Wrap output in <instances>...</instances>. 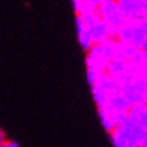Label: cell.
Segmentation results:
<instances>
[{"label": "cell", "mask_w": 147, "mask_h": 147, "mask_svg": "<svg viewBox=\"0 0 147 147\" xmlns=\"http://www.w3.org/2000/svg\"><path fill=\"white\" fill-rule=\"evenodd\" d=\"M0 147H20V146H19V143H16L15 140H7V139H5V142Z\"/></svg>", "instance_id": "30bf717a"}, {"label": "cell", "mask_w": 147, "mask_h": 147, "mask_svg": "<svg viewBox=\"0 0 147 147\" xmlns=\"http://www.w3.org/2000/svg\"><path fill=\"white\" fill-rule=\"evenodd\" d=\"M4 142H5V134H4L3 129H0V146H1Z\"/></svg>", "instance_id": "8fae6325"}, {"label": "cell", "mask_w": 147, "mask_h": 147, "mask_svg": "<svg viewBox=\"0 0 147 147\" xmlns=\"http://www.w3.org/2000/svg\"><path fill=\"white\" fill-rule=\"evenodd\" d=\"M97 13L98 16L109 26L112 31L115 32V35L127 23V19H125L117 0H104V1H101L97 7Z\"/></svg>", "instance_id": "8992f818"}, {"label": "cell", "mask_w": 147, "mask_h": 147, "mask_svg": "<svg viewBox=\"0 0 147 147\" xmlns=\"http://www.w3.org/2000/svg\"><path fill=\"white\" fill-rule=\"evenodd\" d=\"M136 1H138V5L142 12V18L147 19V0H136Z\"/></svg>", "instance_id": "9c48e42d"}, {"label": "cell", "mask_w": 147, "mask_h": 147, "mask_svg": "<svg viewBox=\"0 0 147 147\" xmlns=\"http://www.w3.org/2000/svg\"><path fill=\"white\" fill-rule=\"evenodd\" d=\"M140 147H147V135L143 138V140H142V143H140Z\"/></svg>", "instance_id": "7c38bea8"}, {"label": "cell", "mask_w": 147, "mask_h": 147, "mask_svg": "<svg viewBox=\"0 0 147 147\" xmlns=\"http://www.w3.org/2000/svg\"><path fill=\"white\" fill-rule=\"evenodd\" d=\"M135 73H136L135 67L127 59L121 57L113 58L111 62L108 63L107 70H105V74L108 77H111L112 80L117 81L119 84H123L127 78H129Z\"/></svg>", "instance_id": "52a82bcc"}, {"label": "cell", "mask_w": 147, "mask_h": 147, "mask_svg": "<svg viewBox=\"0 0 147 147\" xmlns=\"http://www.w3.org/2000/svg\"><path fill=\"white\" fill-rule=\"evenodd\" d=\"M76 30H77V36H78V42H80L82 50L88 51L93 46V42H92L90 34L88 31V27H86V24L80 16H76Z\"/></svg>", "instance_id": "ba28073f"}, {"label": "cell", "mask_w": 147, "mask_h": 147, "mask_svg": "<svg viewBox=\"0 0 147 147\" xmlns=\"http://www.w3.org/2000/svg\"><path fill=\"white\" fill-rule=\"evenodd\" d=\"M90 88L101 125L111 132L124 121L131 105L121 92L120 84L107 74Z\"/></svg>", "instance_id": "6da1fadb"}, {"label": "cell", "mask_w": 147, "mask_h": 147, "mask_svg": "<svg viewBox=\"0 0 147 147\" xmlns=\"http://www.w3.org/2000/svg\"><path fill=\"white\" fill-rule=\"evenodd\" d=\"M77 16H80L86 24L93 45H101V43H105L111 39H116L115 32L112 31L107 23L98 16L97 11L84 13V15H77Z\"/></svg>", "instance_id": "5b68a950"}, {"label": "cell", "mask_w": 147, "mask_h": 147, "mask_svg": "<svg viewBox=\"0 0 147 147\" xmlns=\"http://www.w3.org/2000/svg\"><path fill=\"white\" fill-rule=\"evenodd\" d=\"M120 88L131 107L147 104V76L135 73L120 84Z\"/></svg>", "instance_id": "277c9868"}, {"label": "cell", "mask_w": 147, "mask_h": 147, "mask_svg": "<svg viewBox=\"0 0 147 147\" xmlns=\"http://www.w3.org/2000/svg\"><path fill=\"white\" fill-rule=\"evenodd\" d=\"M146 135L147 131L140 128L128 117H125L120 125L109 132L113 147H140V143Z\"/></svg>", "instance_id": "7a4b0ae2"}, {"label": "cell", "mask_w": 147, "mask_h": 147, "mask_svg": "<svg viewBox=\"0 0 147 147\" xmlns=\"http://www.w3.org/2000/svg\"><path fill=\"white\" fill-rule=\"evenodd\" d=\"M101 1H104V0H100V3H101Z\"/></svg>", "instance_id": "4fadbf2b"}, {"label": "cell", "mask_w": 147, "mask_h": 147, "mask_svg": "<svg viewBox=\"0 0 147 147\" xmlns=\"http://www.w3.org/2000/svg\"><path fill=\"white\" fill-rule=\"evenodd\" d=\"M116 39L139 50L147 47V19L127 22L116 34Z\"/></svg>", "instance_id": "3957f363"}]
</instances>
